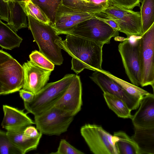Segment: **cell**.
<instances>
[{
	"label": "cell",
	"mask_w": 154,
	"mask_h": 154,
	"mask_svg": "<svg viewBox=\"0 0 154 154\" xmlns=\"http://www.w3.org/2000/svg\"><path fill=\"white\" fill-rule=\"evenodd\" d=\"M55 42L72 57L71 69L77 74L85 69L103 70L101 67L103 45L71 34L66 35L64 41L56 39Z\"/></svg>",
	"instance_id": "obj_1"
},
{
	"label": "cell",
	"mask_w": 154,
	"mask_h": 154,
	"mask_svg": "<svg viewBox=\"0 0 154 154\" xmlns=\"http://www.w3.org/2000/svg\"><path fill=\"white\" fill-rule=\"evenodd\" d=\"M90 77L103 92H107L122 99L131 111L137 109L140 106V100L128 94L119 84L103 72L96 70Z\"/></svg>",
	"instance_id": "obj_12"
},
{
	"label": "cell",
	"mask_w": 154,
	"mask_h": 154,
	"mask_svg": "<svg viewBox=\"0 0 154 154\" xmlns=\"http://www.w3.org/2000/svg\"><path fill=\"white\" fill-rule=\"evenodd\" d=\"M24 82L23 67L8 53L0 51V95L19 91Z\"/></svg>",
	"instance_id": "obj_4"
},
{
	"label": "cell",
	"mask_w": 154,
	"mask_h": 154,
	"mask_svg": "<svg viewBox=\"0 0 154 154\" xmlns=\"http://www.w3.org/2000/svg\"><path fill=\"white\" fill-rule=\"evenodd\" d=\"M22 66L24 73L22 88L35 94L47 83L51 71L36 66L30 60H27Z\"/></svg>",
	"instance_id": "obj_13"
},
{
	"label": "cell",
	"mask_w": 154,
	"mask_h": 154,
	"mask_svg": "<svg viewBox=\"0 0 154 154\" xmlns=\"http://www.w3.org/2000/svg\"><path fill=\"white\" fill-rule=\"evenodd\" d=\"M81 135L94 154H118L113 135L96 124H86L80 129Z\"/></svg>",
	"instance_id": "obj_7"
},
{
	"label": "cell",
	"mask_w": 154,
	"mask_h": 154,
	"mask_svg": "<svg viewBox=\"0 0 154 154\" xmlns=\"http://www.w3.org/2000/svg\"><path fill=\"white\" fill-rule=\"evenodd\" d=\"M5 2H8L9 1H19L22 0H3Z\"/></svg>",
	"instance_id": "obj_37"
},
{
	"label": "cell",
	"mask_w": 154,
	"mask_h": 154,
	"mask_svg": "<svg viewBox=\"0 0 154 154\" xmlns=\"http://www.w3.org/2000/svg\"><path fill=\"white\" fill-rule=\"evenodd\" d=\"M110 4L116 6L132 10L134 7H140L142 0H109Z\"/></svg>",
	"instance_id": "obj_31"
},
{
	"label": "cell",
	"mask_w": 154,
	"mask_h": 154,
	"mask_svg": "<svg viewBox=\"0 0 154 154\" xmlns=\"http://www.w3.org/2000/svg\"><path fill=\"white\" fill-rule=\"evenodd\" d=\"M141 3L140 12L143 34L154 23V0H143Z\"/></svg>",
	"instance_id": "obj_22"
},
{
	"label": "cell",
	"mask_w": 154,
	"mask_h": 154,
	"mask_svg": "<svg viewBox=\"0 0 154 154\" xmlns=\"http://www.w3.org/2000/svg\"><path fill=\"white\" fill-rule=\"evenodd\" d=\"M127 38L119 44L118 50L128 77L131 83L139 86L142 81L139 38L133 42Z\"/></svg>",
	"instance_id": "obj_9"
},
{
	"label": "cell",
	"mask_w": 154,
	"mask_h": 154,
	"mask_svg": "<svg viewBox=\"0 0 154 154\" xmlns=\"http://www.w3.org/2000/svg\"><path fill=\"white\" fill-rule=\"evenodd\" d=\"M61 4L71 8L94 14L100 12L104 8L102 6L81 0H62Z\"/></svg>",
	"instance_id": "obj_26"
},
{
	"label": "cell",
	"mask_w": 154,
	"mask_h": 154,
	"mask_svg": "<svg viewBox=\"0 0 154 154\" xmlns=\"http://www.w3.org/2000/svg\"><path fill=\"white\" fill-rule=\"evenodd\" d=\"M28 28L37 44L39 51L54 64L61 65L63 58L61 48L56 44V39H62L50 24L42 22L30 15L27 16Z\"/></svg>",
	"instance_id": "obj_2"
},
{
	"label": "cell",
	"mask_w": 154,
	"mask_h": 154,
	"mask_svg": "<svg viewBox=\"0 0 154 154\" xmlns=\"http://www.w3.org/2000/svg\"><path fill=\"white\" fill-rule=\"evenodd\" d=\"M68 34L75 35L104 45L110 43L112 37L119 36L114 30L103 21L94 16L75 26Z\"/></svg>",
	"instance_id": "obj_8"
},
{
	"label": "cell",
	"mask_w": 154,
	"mask_h": 154,
	"mask_svg": "<svg viewBox=\"0 0 154 154\" xmlns=\"http://www.w3.org/2000/svg\"><path fill=\"white\" fill-rule=\"evenodd\" d=\"M140 107L131 119L134 128L154 127V94L150 93L141 99Z\"/></svg>",
	"instance_id": "obj_15"
},
{
	"label": "cell",
	"mask_w": 154,
	"mask_h": 154,
	"mask_svg": "<svg viewBox=\"0 0 154 154\" xmlns=\"http://www.w3.org/2000/svg\"><path fill=\"white\" fill-rule=\"evenodd\" d=\"M51 154H84L85 153L77 149L70 144L66 140L61 139L57 150Z\"/></svg>",
	"instance_id": "obj_30"
},
{
	"label": "cell",
	"mask_w": 154,
	"mask_h": 154,
	"mask_svg": "<svg viewBox=\"0 0 154 154\" xmlns=\"http://www.w3.org/2000/svg\"><path fill=\"white\" fill-rule=\"evenodd\" d=\"M90 2L98 5L102 6L104 8L108 5L109 3V0H90Z\"/></svg>",
	"instance_id": "obj_36"
},
{
	"label": "cell",
	"mask_w": 154,
	"mask_h": 154,
	"mask_svg": "<svg viewBox=\"0 0 154 154\" xmlns=\"http://www.w3.org/2000/svg\"><path fill=\"white\" fill-rule=\"evenodd\" d=\"M103 96L109 108L117 116L123 119H131V110L121 99L107 92H103Z\"/></svg>",
	"instance_id": "obj_21"
},
{
	"label": "cell",
	"mask_w": 154,
	"mask_h": 154,
	"mask_svg": "<svg viewBox=\"0 0 154 154\" xmlns=\"http://www.w3.org/2000/svg\"><path fill=\"white\" fill-rule=\"evenodd\" d=\"M0 18L1 20L8 22V2L3 0L0 2Z\"/></svg>",
	"instance_id": "obj_33"
},
{
	"label": "cell",
	"mask_w": 154,
	"mask_h": 154,
	"mask_svg": "<svg viewBox=\"0 0 154 154\" xmlns=\"http://www.w3.org/2000/svg\"><path fill=\"white\" fill-rule=\"evenodd\" d=\"M113 135L118 154H139L137 144L125 132H115Z\"/></svg>",
	"instance_id": "obj_20"
},
{
	"label": "cell",
	"mask_w": 154,
	"mask_h": 154,
	"mask_svg": "<svg viewBox=\"0 0 154 154\" xmlns=\"http://www.w3.org/2000/svg\"><path fill=\"white\" fill-rule=\"evenodd\" d=\"M82 95L80 77L76 75L66 91L52 106L74 116L81 110L82 105Z\"/></svg>",
	"instance_id": "obj_11"
},
{
	"label": "cell",
	"mask_w": 154,
	"mask_h": 154,
	"mask_svg": "<svg viewBox=\"0 0 154 154\" xmlns=\"http://www.w3.org/2000/svg\"><path fill=\"white\" fill-rule=\"evenodd\" d=\"M38 5L50 20L52 24L54 23L57 9L62 0H31Z\"/></svg>",
	"instance_id": "obj_27"
},
{
	"label": "cell",
	"mask_w": 154,
	"mask_h": 154,
	"mask_svg": "<svg viewBox=\"0 0 154 154\" xmlns=\"http://www.w3.org/2000/svg\"><path fill=\"white\" fill-rule=\"evenodd\" d=\"M8 3V26L16 32L21 29L28 27L27 16L18 2L9 1Z\"/></svg>",
	"instance_id": "obj_18"
},
{
	"label": "cell",
	"mask_w": 154,
	"mask_h": 154,
	"mask_svg": "<svg viewBox=\"0 0 154 154\" xmlns=\"http://www.w3.org/2000/svg\"><path fill=\"white\" fill-rule=\"evenodd\" d=\"M27 16L30 15L37 20L48 24L51 22L43 11L37 5L31 0L18 1Z\"/></svg>",
	"instance_id": "obj_25"
},
{
	"label": "cell",
	"mask_w": 154,
	"mask_h": 154,
	"mask_svg": "<svg viewBox=\"0 0 154 154\" xmlns=\"http://www.w3.org/2000/svg\"><path fill=\"white\" fill-rule=\"evenodd\" d=\"M131 137L138 146L139 154H154V127L134 128Z\"/></svg>",
	"instance_id": "obj_17"
},
{
	"label": "cell",
	"mask_w": 154,
	"mask_h": 154,
	"mask_svg": "<svg viewBox=\"0 0 154 154\" xmlns=\"http://www.w3.org/2000/svg\"><path fill=\"white\" fill-rule=\"evenodd\" d=\"M94 16L97 18L107 24L114 30L116 31H120V28L118 24L113 20L108 18L104 17L97 15L95 14H94Z\"/></svg>",
	"instance_id": "obj_34"
},
{
	"label": "cell",
	"mask_w": 154,
	"mask_h": 154,
	"mask_svg": "<svg viewBox=\"0 0 154 154\" xmlns=\"http://www.w3.org/2000/svg\"><path fill=\"white\" fill-rule=\"evenodd\" d=\"M0 153L1 154H21L8 138L6 132L0 131Z\"/></svg>",
	"instance_id": "obj_29"
},
{
	"label": "cell",
	"mask_w": 154,
	"mask_h": 154,
	"mask_svg": "<svg viewBox=\"0 0 154 154\" xmlns=\"http://www.w3.org/2000/svg\"><path fill=\"white\" fill-rule=\"evenodd\" d=\"M24 130L6 132L9 139L20 152L21 154H25L30 151L36 149L41 138V137L36 138L29 137L24 134Z\"/></svg>",
	"instance_id": "obj_16"
},
{
	"label": "cell",
	"mask_w": 154,
	"mask_h": 154,
	"mask_svg": "<svg viewBox=\"0 0 154 154\" xmlns=\"http://www.w3.org/2000/svg\"><path fill=\"white\" fill-rule=\"evenodd\" d=\"M95 14L114 21L119 26V32L125 34L127 38L141 37L143 35L140 11L119 7L109 2L102 11Z\"/></svg>",
	"instance_id": "obj_5"
},
{
	"label": "cell",
	"mask_w": 154,
	"mask_h": 154,
	"mask_svg": "<svg viewBox=\"0 0 154 154\" xmlns=\"http://www.w3.org/2000/svg\"><path fill=\"white\" fill-rule=\"evenodd\" d=\"M94 14L71 8L62 4L59 6L56 13V14L65 17L78 24L93 18Z\"/></svg>",
	"instance_id": "obj_23"
},
{
	"label": "cell",
	"mask_w": 154,
	"mask_h": 154,
	"mask_svg": "<svg viewBox=\"0 0 154 154\" xmlns=\"http://www.w3.org/2000/svg\"><path fill=\"white\" fill-rule=\"evenodd\" d=\"M139 50L142 70L141 86L154 82V23L139 38Z\"/></svg>",
	"instance_id": "obj_10"
},
{
	"label": "cell",
	"mask_w": 154,
	"mask_h": 154,
	"mask_svg": "<svg viewBox=\"0 0 154 154\" xmlns=\"http://www.w3.org/2000/svg\"><path fill=\"white\" fill-rule=\"evenodd\" d=\"M23 40L7 24L0 21V46L2 48L12 50L19 47Z\"/></svg>",
	"instance_id": "obj_19"
},
{
	"label": "cell",
	"mask_w": 154,
	"mask_h": 154,
	"mask_svg": "<svg viewBox=\"0 0 154 154\" xmlns=\"http://www.w3.org/2000/svg\"><path fill=\"white\" fill-rule=\"evenodd\" d=\"M151 86H152V89H153V92H154V82L151 85Z\"/></svg>",
	"instance_id": "obj_38"
},
{
	"label": "cell",
	"mask_w": 154,
	"mask_h": 154,
	"mask_svg": "<svg viewBox=\"0 0 154 154\" xmlns=\"http://www.w3.org/2000/svg\"><path fill=\"white\" fill-rule=\"evenodd\" d=\"M75 75L68 74L61 79L47 83L39 92L35 94L30 102H24L28 113L36 115L52 106L66 91Z\"/></svg>",
	"instance_id": "obj_3"
},
{
	"label": "cell",
	"mask_w": 154,
	"mask_h": 154,
	"mask_svg": "<svg viewBox=\"0 0 154 154\" xmlns=\"http://www.w3.org/2000/svg\"><path fill=\"white\" fill-rule=\"evenodd\" d=\"M74 117L54 106L34 116L36 128L42 134L59 136L66 132Z\"/></svg>",
	"instance_id": "obj_6"
},
{
	"label": "cell",
	"mask_w": 154,
	"mask_h": 154,
	"mask_svg": "<svg viewBox=\"0 0 154 154\" xmlns=\"http://www.w3.org/2000/svg\"><path fill=\"white\" fill-rule=\"evenodd\" d=\"M19 95L24 102H29L33 99L35 94L33 93L21 89L19 91Z\"/></svg>",
	"instance_id": "obj_35"
},
{
	"label": "cell",
	"mask_w": 154,
	"mask_h": 154,
	"mask_svg": "<svg viewBox=\"0 0 154 154\" xmlns=\"http://www.w3.org/2000/svg\"><path fill=\"white\" fill-rule=\"evenodd\" d=\"M102 72L113 80L128 94L138 100L141 101L144 96L150 94L139 86L120 79L108 71L103 70Z\"/></svg>",
	"instance_id": "obj_24"
},
{
	"label": "cell",
	"mask_w": 154,
	"mask_h": 154,
	"mask_svg": "<svg viewBox=\"0 0 154 154\" xmlns=\"http://www.w3.org/2000/svg\"><path fill=\"white\" fill-rule=\"evenodd\" d=\"M23 133L26 136L33 138L41 137L42 135L36 128L32 125L26 127L23 131Z\"/></svg>",
	"instance_id": "obj_32"
},
{
	"label": "cell",
	"mask_w": 154,
	"mask_h": 154,
	"mask_svg": "<svg viewBox=\"0 0 154 154\" xmlns=\"http://www.w3.org/2000/svg\"><path fill=\"white\" fill-rule=\"evenodd\" d=\"M82 1H83L86 2H90V0H81Z\"/></svg>",
	"instance_id": "obj_39"
},
{
	"label": "cell",
	"mask_w": 154,
	"mask_h": 154,
	"mask_svg": "<svg viewBox=\"0 0 154 154\" xmlns=\"http://www.w3.org/2000/svg\"><path fill=\"white\" fill-rule=\"evenodd\" d=\"M29 58L35 65L41 68L51 71L54 70L55 64L39 51H32Z\"/></svg>",
	"instance_id": "obj_28"
},
{
	"label": "cell",
	"mask_w": 154,
	"mask_h": 154,
	"mask_svg": "<svg viewBox=\"0 0 154 154\" xmlns=\"http://www.w3.org/2000/svg\"><path fill=\"white\" fill-rule=\"evenodd\" d=\"M3 110L4 117L1 125L7 131L24 130L27 126L35 124L23 110L3 105Z\"/></svg>",
	"instance_id": "obj_14"
}]
</instances>
